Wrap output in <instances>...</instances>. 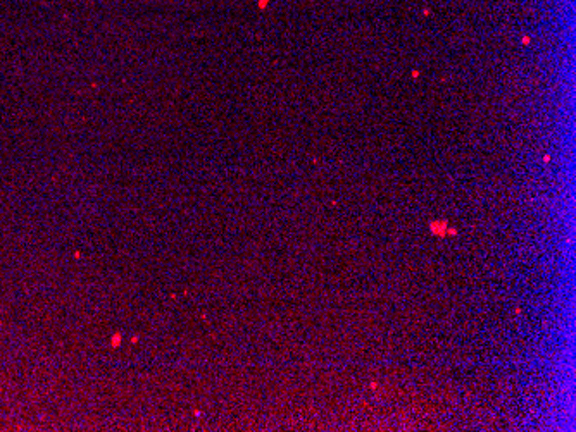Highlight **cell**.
<instances>
[{
	"label": "cell",
	"instance_id": "obj_1",
	"mask_svg": "<svg viewBox=\"0 0 576 432\" xmlns=\"http://www.w3.org/2000/svg\"><path fill=\"white\" fill-rule=\"evenodd\" d=\"M431 233L436 234V236H445L447 234V222L445 221L431 222Z\"/></svg>",
	"mask_w": 576,
	"mask_h": 432
}]
</instances>
